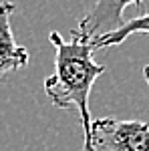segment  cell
Wrapping results in <instances>:
<instances>
[{"instance_id": "obj_1", "label": "cell", "mask_w": 149, "mask_h": 151, "mask_svg": "<svg viewBox=\"0 0 149 151\" xmlns=\"http://www.w3.org/2000/svg\"><path fill=\"white\" fill-rule=\"evenodd\" d=\"M48 40L55 47V70L45 79V93L57 109L77 107L87 141L93 125L89 97L95 81L105 73V65L93 58V45L79 36L71 35V40H65L60 32L53 30Z\"/></svg>"}, {"instance_id": "obj_2", "label": "cell", "mask_w": 149, "mask_h": 151, "mask_svg": "<svg viewBox=\"0 0 149 151\" xmlns=\"http://www.w3.org/2000/svg\"><path fill=\"white\" fill-rule=\"evenodd\" d=\"M83 151H149V123L133 119H93Z\"/></svg>"}, {"instance_id": "obj_3", "label": "cell", "mask_w": 149, "mask_h": 151, "mask_svg": "<svg viewBox=\"0 0 149 151\" xmlns=\"http://www.w3.org/2000/svg\"><path fill=\"white\" fill-rule=\"evenodd\" d=\"M129 4L141 8L143 0H97L71 35L79 36L87 42H95L107 35H113L125 24L123 10Z\"/></svg>"}, {"instance_id": "obj_4", "label": "cell", "mask_w": 149, "mask_h": 151, "mask_svg": "<svg viewBox=\"0 0 149 151\" xmlns=\"http://www.w3.org/2000/svg\"><path fill=\"white\" fill-rule=\"evenodd\" d=\"M16 12V4L10 0L0 2V79H4L8 73L24 69L30 60L28 50L16 45L12 35V14Z\"/></svg>"}, {"instance_id": "obj_5", "label": "cell", "mask_w": 149, "mask_h": 151, "mask_svg": "<svg viewBox=\"0 0 149 151\" xmlns=\"http://www.w3.org/2000/svg\"><path fill=\"white\" fill-rule=\"evenodd\" d=\"M137 32L149 35V12L141 14V16H137V18H131V20H127V22L123 24V26H121L117 32L103 36V38L95 40V42H91V45H93V48H95V50H99V48H109V47H117V45L125 42L127 36L137 35Z\"/></svg>"}, {"instance_id": "obj_6", "label": "cell", "mask_w": 149, "mask_h": 151, "mask_svg": "<svg viewBox=\"0 0 149 151\" xmlns=\"http://www.w3.org/2000/svg\"><path fill=\"white\" fill-rule=\"evenodd\" d=\"M143 77H145V83L149 85V65L145 67V69H143Z\"/></svg>"}]
</instances>
